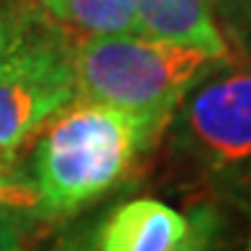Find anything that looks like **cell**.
I'll list each match as a JSON object with an SVG mask.
<instances>
[{
	"instance_id": "obj_7",
	"label": "cell",
	"mask_w": 251,
	"mask_h": 251,
	"mask_svg": "<svg viewBox=\"0 0 251 251\" xmlns=\"http://www.w3.org/2000/svg\"><path fill=\"white\" fill-rule=\"evenodd\" d=\"M56 24L75 41L139 33L133 0H59Z\"/></svg>"
},
{
	"instance_id": "obj_4",
	"label": "cell",
	"mask_w": 251,
	"mask_h": 251,
	"mask_svg": "<svg viewBox=\"0 0 251 251\" xmlns=\"http://www.w3.org/2000/svg\"><path fill=\"white\" fill-rule=\"evenodd\" d=\"M177 144L213 172L251 167V70L202 79L182 100Z\"/></svg>"
},
{
	"instance_id": "obj_11",
	"label": "cell",
	"mask_w": 251,
	"mask_h": 251,
	"mask_svg": "<svg viewBox=\"0 0 251 251\" xmlns=\"http://www.w3.org/2000/svg\"><path fill=\"white\" fill-rule=\"evenodd\" d=\"M31 5H36L39 10H44L49 18L56 21V13H59V0H28Z\"/></svg>"
},
{
	"instance_id": "obj_5",
	"label": "cell",
	"mask_w": 251,
	"mask_h": 251,
	"mask_svg": "<svg viewBox=\"0 0 251 251\" xmlns=\"http://www.w3.org/2000/svg\"><path fill=\"white\" fill-rule=\"evenodd\" d=\"M218 231L213 208L182 215L154 198L123 202L100 231V251H208Z\"/></svg>"
},
{
	"instance_id": "obj_6",
	"label": "cell",
	"mask_w": 251,
	"mask_h": 251,
	"mask_svg": "<svg viewBox=\"0 0 251 251\" xmlns=\"http://www.w3.org/2000/svg\"><path fill=\"white\" fill-rule=\"evenodd\" d=\"M133 8L139 36L202 49L228 59L226 39L215 24L213 0H133Z\"/></svg>"
},
{
	"instance_id": "obj_12",
	"label": "cell",
	"mask_w": 251,
	"mask_h": 251,
	"mask_svg": "<svg viewBox=\"0 0 251 251\" xmlns=\"http://www.w3.org/2000/svg\"><path fill=\"white\" fill-rule=\"evenodd\" d=\"M246 251H251V241H249V246H246Z\"/></svg>"
},
{
	"instance_id": "obj_10",
	"label": "cell",
	"mask_w": 251,
	"mask_h": 251,
	"mask_svg": "<svg viewBox=\"0 0 251 251\" xmlns=\"http://www.w3.org/2000/svg\"><path fill=\"white\" fill-rule=\"evenodd\" d=\"M0 251H31V215L0 210Z\"/></svg>"
},
{
	"instance_id": "obj_2",
	"label": "cell",
	"mask_w": 251,
	"mask_h": 251,
	"mask_svg": "<svg viewBox=\"0 0 251 251\" xmlns=\"http://www.w3.org/2000/svg\"><path fill=\"white\" fill-rule=\"evenodd\" d=\"M228 59L202 49L151 41L139 33L75 41L72 70L79 100L113 105L169 123L202 79Z\"/></svg>"
},
{
	"instance_id": "obj_8",
	"label": "cell",
	"mask_w": 251,
	"mask_h": 251,
	"mask_svg": "<svg viewBox=\"0 0 251 251\" xmlns=\"http://www.w3.org/2000/svg\"><path fill=\"white\" fill-rule=\"evenodd\" d=\"M44 10L28 0H0V67L51 24Z\"/></svg>"
},
{
	"instance_id": "obj_9",
	"label": "cell",
	"mask_w": 251,
	"mask_h": 251,
	"mask_svg": "<svg viewBox=\"0 0 251 251\" xmlns=\"http://www.w3.org/2000/svg\"><path fill=\"white\" fill-rule=\"evenodd\" d=\"M0 210L21 215H41L39 192L31 177L16 164L13 154H0Z\"/></svg>"
},
{
	"instance_id": "obj_3",
	"label": "cell",
	"mask_w": 251,
	"mask_h": 251,
	"mask_svg": "<svg viewBox=\"0 0 251 251\" xmlns=\"http://www.w3.org/2000/svg\"><path fill=\"white\" fill-rule=\"evenodd\" d=\"M75 39L56 21L0 67V154H13L77 98Z\"/></svg>"
},
{
	"instance_id": "obj_1",
	"label": "cell",
	"mask_w": 251,
	"mask_h": 251,
	"mask_svg": "<svg viewBox=\"0 0 251 251\" xmlns=\"http://www.w3.org/2000/svg\"><path fill=\"white\" fill-rule=\"evenodd\" d=\"M164 121L75 98L47 123L31 162L41 215H70L118 187Z\"/></svg>"
}]
</instances>
